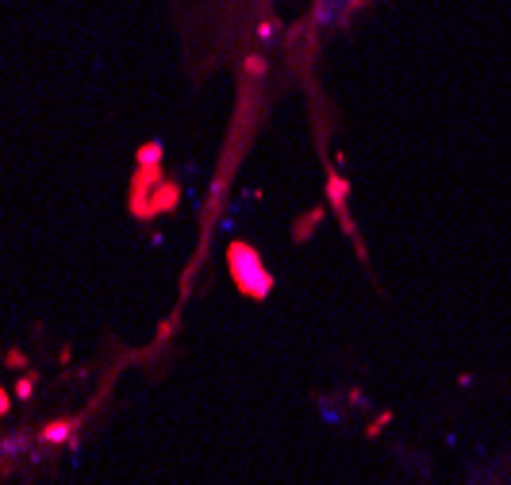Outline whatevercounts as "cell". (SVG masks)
Wrapping results in <instances>:
<instances>
[{"instance_id": "7a4b0ae2", "label": "cell", "mask_w": 511, "mask_h": 485, "mask_svg": "<svg viewBox=\"0 0 511 485\" xmlns=\"http://www.w3.org/2000/svg\"><path fill=\"white\" fill-rule=\"evenodd\" d=\"M69 435V424H50L47 431H42V439H47V443H58V439H66Z\"/></svg>"}, {"instance_id": "277c9868", "label": "cell", "mask_w": 511, "mask_h": 485, "mask_svg": "<svg viewBox=\"0 0 511 485\" xmlns=\"http://www.w3.org/2000/svg\"><path fill=\"white\" fill-rule=\"evenodd\" d=\"M4 412H8V393L0 389V416H4Z\"/></svg>"}, {"instance_id": "3957f363", "label": "cell", "mask_w": 511, "mask_h": 485, "mask_svg": "<svg viewBox=\"0 0 511 485\" xmlns=\"http://www.w3.org/2000/svg\"><path fill=\"white\" fill-rule=\"evenodd\" d=\"M35 393V377H24V381L16 385V397H31Z\"/></svg>"}, {"instance_id": "6da1fadb", "label": "cell", "mask_w": 511, "mask_h": 485, "mask_svg": "<svg viewBox=\"0 0 511 485\" xmlns=\"http://www.w3.org/2000/svg\"><path fill=\"white\" fill-rule=\"evenodd\" d=\"M231 270H235V281H239L250 297L269 293V274L262 270V262H258V254L250 251V247H231Z\"/></svg>"}]
</instances>
